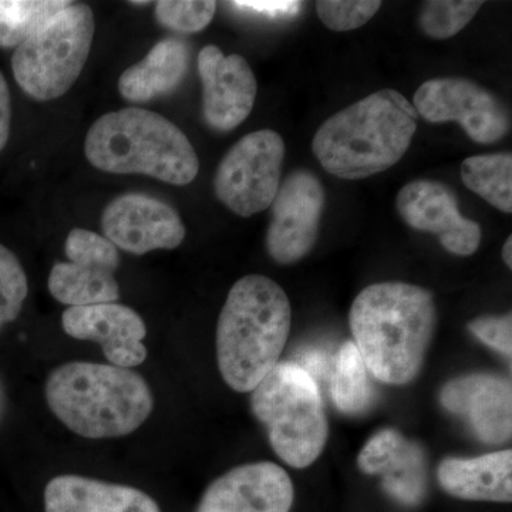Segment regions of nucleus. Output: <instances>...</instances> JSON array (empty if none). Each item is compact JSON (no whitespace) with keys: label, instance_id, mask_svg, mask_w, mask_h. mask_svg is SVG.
Wrapping results in <instances>:
<instances>
[{"label":"nucleus","instance_id":"obj_7","mask_svg":"<svg viewBox=\"0 0 512 512\" xmlns=\"http://www.w3.org/2000/svg\"><path fill=\"white\" fill-rule=\"evenodd\" d=\"M94 37L93 10L70 3L16 47L12 70L20 89L39 101L62 97L79 79Z\"/></svg>","mask_w":512,"mask_h":512},{"label":"nucleus","instance_id":"obj_33","mask_svg":"<svg viewBox=\"0 0 512 512\" xmlns=\"http://www.w3.org/2000/svg\"><path fill=\"white\" fill-rule=\"evenodd\" d=\"M148 3H150V2H131V5L141 6V5H148Z\"/></svg>","mask_w":512,"mask_h":512},{"label":"nucleus","instance_id":"obj_10","mask_svg":"<svg viewBox=\"0 0 512 512\" xmlns=\"http://www.w3.org/2000/svg\"><path fill=\"white\" fill-rule=\"evenodd\" d=\"M413 107L429 123L456 121L478 144L497 143L510 131L504 104L480 84L461 77H440L421 84Z\"/></svg>","mask_w":512,"mask_h":512},{"label":"nucleus","instance_id":"obj_22","mask_svg":"<svg viewBox=\"0 0 512 512\" xmlns=\"http://www.w3.org/2000/svg\"><path fill=\"white\" fill-rule=\"evenodd\" d=\"M464 185L497 210L512 212V156L507 153L468 157L461 164Z\"/></svg>","mask_w":512,"mask_h":512},{"label":"nucleus","instance_id":"obj_14","mask_svg":"<svg viewBox=\"0 0 512 512\" xmlns=\"http://www.w3.org/2000/svg\"><path fill=\"white\" fill-rule=\"evenodd\" d=\"M202 82V113L208 126L231 131L244 123L254 109L255 74L244 57L225 56L220 47L205 46L198 56Z\"/></svg>","mask_w":512,"mask_h":512},{"label":"nucleus","instance_id":"obj_26","mask_svg":"<svg viewBox=\"0 0 512 512\" xmlns=\"http://www.w3.org/2000/svg\"><path fill=\"white\" fill-rule=\"evenodd\" d=\"M28 293V276L18 256L0 244V328L18 319Z\"/></svg>","mask_w":512,"mask_h":512},{"label":"nucleus","instance_id":"obj_13","mask_svg":"<svg viewBox=\"0 0 512 512\" xmlns=\"http://www.w3.org/2000/svg\"><path fill=\"white\" fill-rule=\"evenodd\" d=\"M396 208L409 227L436 235L451 254L473 255L480 247V225L461 215L456 194L439 181L416 180L404 185L397 194Z\"/></svg>","mask_w":512,"mask_h":512},{"label":"nucleus","instance_id":"obj_32","mask_svg":"<svg viewBox=\"0 0 512 512\" xmlns=\"http://www.w3.org/2000/svg\"><path fill=\"white\" fill-rule=\"evenodd\" d=\"M504 264L512 268V237H508L503 248Z\"/></svg>","mask_w":512,"mask_h":512},{"label":"nucleus","instance_id":"obj_25","mask_svg":"<svg viewBox=\"0 0 512 512\" xmlns=\"http://www.w3.org/2000/svg\"><path fill=\"white\" fill-rule=\"evenodd\" d=\"M481 6L480 0H430L421 8L420 28L431 39H450L466 28Z\"/></svg>","mask_w":512,"mask_h":512},{"label":"nucleus","instance_id":"obj_8","mask_svg":"<svg viewBox=\"0 0 512 512\" xmlns=\"http://www.w3.org/2000/svg\"><path fill=\"white\" fill-rule=\"evenodd\" d=\"M285 143L276 131L259 130L242 137L222 158L215 174L218 200L239 217L271 207L281 183Z\"/></svg>","mask_w":512,"mask_h":512},{"label":"nucleus","instance_id":"obj_5","mask_svg":"<svg viewBox=\"0 0 512 512\" xmlns=\"http://www.w3.org/2000/svg\"><path fill=\"white\" fill-rule=\"evenodd\" d=\"M93 167L111 174H141L164 183L188 185L200 161L187 136L154 111L123 109L94 121L84 143Z\"/></svg>","mask_w":512,"mask_h":512},{"label":"nucleus","instance_id":"obj_2","mask_svg":"<svg viewBox=\"0 0 512 512\" xmlns=\"http://www.w3.org/2000/svg\"><path fill=\"white\" fill-rule=\"evenodd\" d=\"M419 114L403 94L383 89L340 110L316 131L312 150L329 174L362 180L402 160Z\"/></svg>","mask_w":512,"mask_h":512},{"label":"nucleus","instance_id":"obj_4","mask_svg":"<svg viewBox=\"0 0 512 512\" xmlns=\"http://www.w3.org/2000/svg\"><path fill=\"white\" fill-rule=\"evenodd\" d=\"M45 394L57 419L84 439L128 436L154 409L153 393L143 376L100 363H64L50 373Z\"/></svg>","mask_w":512,"mask_h":512},{"label":"nucleus","instance_id":"obj_6","mask_svg":"<svg viewBox=\"0 0 512 512\" xmlns=\"http://www.w3.org/2000/svg\"><path fill=\"white\" fill-rule=\"evenodd\" d=\"M251 407L282 461L306 468L318 460L328 441V419L318 383L301 366L278 363L252 390Z\"/></svg>","mask_w":512,"mask_h":512},{"label":"nucleus","instance_id":"obj_19","mask_svg":"<svg viewBox=\"0 0 512 512\" xmlns=\"http://www.w3.org/2000/svg\"><path fill=\"white\" fill-rule=\"evenodd\" d=\"M46 512H161L138 488L82 476H59L46 485Z\"/></svg>","mask_w":512,"mask_h":512},{"label":"nucleus","instance_id":"obj_24","mask_svg":"<svg viewBox=\"0 0 512 512\" xmlns=\"http://www.w3.org/2000/svg\"><path fill=\"white\" fill-rule=\"evenodd\" d=\"M72 2L0 0V47H19Z\"/></svg>","mask_w":512,"mask_h":512},{"label":"nucleus","instance_id":"obj_30","mask_svg":"<svg viewBox=\"0 0 512 512\" xmlns=\"http://www.w3.org/2000/svg\"><path fill=\"white\" fill-rule=\"evenodd\" d=\"M232 8L242 12L255 13L264 18L278 19L296 15L301 10V2H232Z\"/></svg>","mask_w":512,"mask_h":512},{"label":"nucleus","instance_id":"obj_29","mask_svg":"<svg viewBox=\"0 0 512 512\" xmlns=\"http://www.w3.org/2000/svg\"><path fill=\"white\" fill-rule=\"evenodd\" d=\"M468 329L484 345L497 350L501 355H512V316H481L468 323Z\"/></svg>","mask_w":512,"mask_h":512},{"label":"nucleus","instance_id":"obj_1","mask_svg":"<svg viewBox=\"0 0 512 512\" xmlns=\"http://www.w3.org/2000/svg\"><path fill=\"white\" fill-rule=\"evenodd\" d=\"M357 352L379 382L403 386L419 375L437 325L433 293L404 282L363 289L349 313Z\"/></svg>","mask_w":512,"mask_h":512},{"label":"nucleus","instance_id":"obj_27","mask_svg":"<svg viewBox=\"0 0 512 512\" xmlns=\"http://www.w3.org/2000/svg\"><path fill=\"white\" fill-rule=\"evenodd\" d=\"M217 2L212 0H163L156 3V18L164 28L180 33H197L214 19Z\"/></svg>","mask_w":512,"mask_h":512},{"label":"nucleus","instance_id":"obj_18","mask_svg":"<svg viewBox=\"0 0 512 512\" xmlns=\"http://www.w3.org/2000/svg\"><path fill=\"white\" fill-rule=\"evenodd\" d=\"M363 473L382 477V487L397 503L417 507L427 493V463L423 448L400 431L386 429L372 437L357 457Z\"/></svg>","mask_w":512,"mask_h":512},{"label":"nucleus","instance_id":"obj_17","mask_svg":"<svg viewBox=\"0 0 512 512\" xmlns=\"http://www.w3.org/2000/svg\"><path fill=\"white\" fill-rule=\"evenodd\" d=\"M440 403L466 420L483 443L500 446L510 441L512 387L507 377L491 373L457 377L441 389Z\"/></svg>","mask_w":512,"mask_h":512},{"label":"nucleus","instance_id":"obj_28","mask_svg":"<svg viewBox=\"0 0 512 512\" xmlns=\"http://www.w3.org/2000/svg\"><path fill=\"white\" fill-rule=\"evenodd\" d=\"M380 6L379 0H319L316 13L333 32H349L366 25Z\"/></svg>","mask_w":512,"mask_h":512},{"label":"nucleus","instance_id":"obj_23","mask_svg":"<svg viewBox=\"0 0 512 512\" xmlns=\"http://www.w3.org/2000/svg\"><path fill=\"white\" fill-rule=\"evenodd\" d=\"M330 394L335 406L345 414L363 413L372 403L369 372L353 342H346L339 350L330 380Z\"/></svg>","mask_w":512,"mask_h":512},{"label":"nucleus","instance_id":"obj_20","mask_svg":"<svg viewBox=\"0 0 512 512\" xmlns=\"http://www.w3.org/2000/svg\"><path fill=\"white\" fill-rule=\"evenodd\" d=\"M440 487L466 501L511 503L512 451L474 458H446L437 470Z\"/></svg>","mask_w":512,"mask_h":512},{"label":"nucleus","instance_id":"obj_21","mask_svg":"<svg viewBox=\"0 0 512 512\" xmlns=\"http://www.w3.org/2000/svg\"><path fill=\"white\" fill-rule=\"evenodd\" d=\"M190 47L183 40L158 42L141 62L128 67L119 79V92L131 103H147L173 93L188 72Z\"/></svg>","mask_w":512,"mask_h":512},{"label":"nucleus","instance_id":"obj_3","mask_svg":"<svg viewBox=\"0 0 512 512\" xmlns=\"http://www.w3.org/2000/svg\"><path fill=\"white\" fill-rule=\"evenodd\" d=\"M288 295L271 278L248 275L228 293L217 325V360L224 382L249 393L279 363L291 332Z\"/></svg>","mask_w":512,"mask_h":512},{"label":"nucleus","instance_id":"obj_11","mask_svg":"<svg viewBox=\"0 0 512 512\" xmlns=\"http://www.w3.org/2000/svg\"><path fill=\"white\" fill-rule=\"evenodd\" d=\"M325 202V188L309 171L296 170L279 185L266 231V249L275 262L296 264L312 251Z\"/></svg>","mask_w":512,"mask_h":512},{"label":"nucleus","instance_id":"obj_9","mask_svg":"<svg viewBox=\"0 0 512 512\" xmlns=\"http://www.w3.org/2000/svg\"><path fill=\"white\" fill-rule=\"evenodd\" d=\"M69 262H59L49 275V292L57 302L73 306L117 302L120 265L117 248L96 232L73 229L64 244Z\"/></svg>","mask_w":512,"mask_h":512},{"label":"nucleus","instance_id":"obj_31","mask_svg":"<svg viewBox=\"0 0 512 512\" xmlns=\"http://www.w3.org/2000/svg\"><path fill=\"white\" fill-rule=\"evenodd\" d=\"M10 121H12V103L5 76L0 72V151L8 144L10 136Z\"/></svg>","mask_w":512,"mask_h":512},{"label":"nucleus","instance_id":"obj_16","mask_svg":"<svg viewBox=\"0 0 512 512\" xmlns=\"http://www.w3.org/2000/svg\"><path fill=\"white\" fill-rule=\"evenodd\" d=\"M293 497L284 468L262 461L232 468L212 481L195 512H289Z\"/></svg>","mask_w":512,"mask_h":512},{"label":"nucleus","instance_id":"obj_12","mask_svg":"<svg viewBox=\"0 0 512 512\" xmlns=\"http://www.w3.org/2000/svg\"><path fill=\"white\" fill-rule=\"evenodd\" d=\"M103 237L117 249L144 255L183 244L185 227L173 207L144 194H126L107 205L101 217Z\"/></svg>","mask_w":512,"mask_h":512},{"label":"nucleus","instance_id":"obj_15","mask_svg":"<svg viewBox=\"0 0 512 512\" xmlns=\"http://www.w3.org/2000/svg\"><path fill=\"white\" fill-rule=\"evenodd\" d=\"M64 332L70 338L99 343L111 365L131 369L147 359L143 318L120 303L73 306L62 316Z\"/></svg>","mask_w":512,"mask_h":512}]
</instances>
